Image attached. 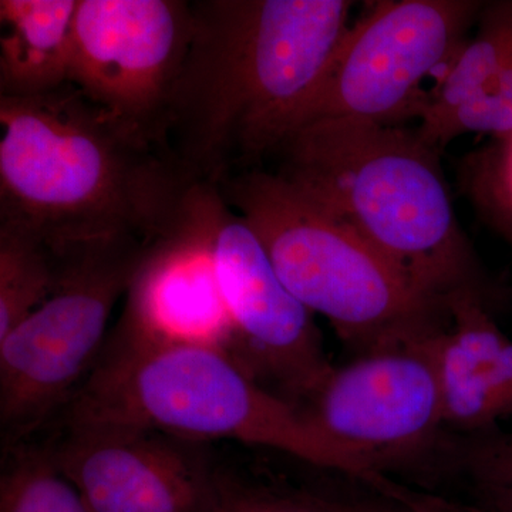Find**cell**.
Wrapping results in <instances>:
<instances>
[{
  "mask_svg": "<svg viewBox=\"0 0 512 512\" xmlns=\"http://www.w3.org/2000/svg\"><path fill=\"white\" fill-rule=\"evenodd\" d=\"M214 184L192 185L177 217L148 239L113 329L157 343L214 346L228 352L232 323L211 245Z\"/></svg>",
  "mask_w": 512,
  "mask_h": 512,
  "instance_id": "cell-12",
  "label": "cell"
},
{
  "mask_svg": "<svg viewBox=\"0 0 512 512\" xmlns=\"http://www.w3.org/2000/svg\"><path fill=\"white\" fill-rule=\"evenodd\" d=\"M146 244L114 237L60 251L55 291L0 339L2 450L46 430L93 372Z\"/></svg>",
  "mask_w": 512,
  "mask_h": 512,
  "instance_id": "cell-6",
  "label": "cell"
},
{
  "mask_svg": "<svg viewBox=\"0 0 512 512\" xmlns=\"http://www.w3.org/2000/svg\"><path fill=\"white\" fill-rule=\"evenodd\" d=\"M191 35L185 0H79L69 83L173 158L168 111Z\"/></svg>",
  "mask_w": 512,
  "mask_h": 512,
  "instance_id": "cell-8",
  "label": "cell"
},
{
  "mask_svg": "<svg viewBox=\"0 0 512 512\" xmlns=\"http://www.w3.org/2000/svg\"><path fill=\"white\" fill-rule=\"evenodd\" d=\"M363 488L360 493L346 494L353 512H463L439 497L416 493L394 481L384 488Z\"/></svg>",
  "mask_w": 512,
  "mask_h": 512,
  "instance_id": "cell-20",
  "label": "cell"
},
{
  "mask_svg": "<svg viewBox=\"0 0 512 512\" xmlns=\"http://www.w3.org/2000/svg\"><path fill=\"white\" fill-rule=\"evenodd\" d=\"M247 220L289 292L328 319L356 355L430 338L450 326L446 306L416 288L365 239L281 175L249 168L218 184Z\"/></svg>",
  "mask_w": 512,
  "mask_h": 512,
  "instance_id": "cell-5",
  "label": "cell"
},
{
  "mask_svg": "<svg viewBox=\"0 0 512 512\" xmlns=\"http://www.w3.org/2000/svg\"><path fill=\"white\" fill-rule=\"evenodd\" d=\"M416 128L441 153L466 134L512 140V0L484 3L476 35L427 92Z\"/></svg>",
  "mask_w": 512,
  "mask_h": 512,
  "instance_id": "cell-13",
  "label": "cell"
},
{
  "mask_svg": "<svg viewBox=\"0 0 512 512\" xmlns=\"http://www.w3.org/2000/svg\"><path fill=\"white\" fill-rule=\"evenodd\" d=\"M62 423L124 424L198 443L238 441L369 487L390 481L214 346L148 342L111 330L93 372L50 426Z\"/></svg>",
  "mask_w": 512,
  "mask_h": 512,
  "instance_id": "cell-4",
  "label": "cell"
},
{
  "mask_svg": "<svg viewBox=\"0 0 512 512\" xmlns=\"http://www.w3.org/2000/svg\"><path fill=\"white\" fill-rule=\"evenodd\" d=\"M483 5L477 0L376 2L350 26L293 130L325 119L392 127L419 119L427 96L423 83L453 63Z\"/></svg>",
  "mask_w": 512,
  "mask_h": 512,
  "instance_id": "cell-7",
  "label": "cell"
},
{
  "mask_svg": "<svg viewBox=\"0 0 512 512\" xmlns=\"http://www.w3.org/2000/svg\"><path fill=\"white\" fill-rule=\"evenodd\" d=\"M440 333L333 366L303 412L383 476L393 464L441 450L447 429L434 357Z\"/></svg>",
  "mask_w": 512,
  "mask_h": 512,
  "instance_id": "cell-10",
  "label": "cell"
},
{
  "mask_svg": "<svg viewBox=\"0 0 512 512\" xmlns=\"http://www.w3.org/2000/svg\"><path fill=\"white\" fill-rule=\"evenodd\" d=\"M194 184L73 84L0 97V221L50 247L148 241L177 217Z\"/></svg>",
  "mask_w": 512,
  "mask_h": 512,
  "instance_id": "cell-2",
  "label": "cell"
},
{
  "mask_svg": "<svg viewBox=\"0 0 512 512\" xmlns=\"http://www.w3.org/2000/svg\"><path fill=\"white\" fill-rule=\"evenodd\" d=\"M79 0L0 2V97H32L69 83Z\"/></svg>",
  "mask_w": 512,
  "mask_h": 512,
  "instance_id": "cell-15",
  "label": "cell"
},
{
  "mask_svg": "<svg viewBox=\"0 0 512 512\" xmlns=\"http://www.w3.org/2000/svg\"><path fill=\"white\" fill-rule=\"evenodd\" d=\"M471 512H512V485H474Z\"/></svg>",
  "mask_w": 512,
  "mask_h": 512,
  "instance_id": "cell-21",
  "label": "cell"
},
{
  "mask_svg": "<svg viewBox=\"0 0 512 512\" xmlns=\"http://www.w3.org/2000/svg\"><path fill=\"white\" fill-rule=\"evenodd\" d=\"M451 322L434 342L446 429L494 430L512 417V340L474 298L451 302Z\"/></svg>",
  "mask_w": 512,
  "mask_h": 512,
  "instance_id": "cell-14",
  "label": "cell"
},
{
  "mask_svg": "<svg viewBox=\"0 0 512 512\" xmlns=\"http://www.w3.org/2000/svg\"><path fill=\"white\" fill-rule=\"evenodd\" d=\"M217 512H353L346 494L278 476L215 450Z\"/></svg>",
  "mask_w": 512,
  "mask_h": 512,
  "instance_id": "cell-16",
  "label": "cell"
},
{
  "mask_svg": "<svg viewBox=\"0 0 512 512\" xmlns=\"http://www.w3.org/2000/svg\"><path fill=\"white\" fill-rule=\"evenodd\" d=\"M274 173L348 225L417 289L446 306L500 291L457 218L441 151L417 128L325 119L279 144Z\"/></svg>",
  "mask_w": 512,
  "mask_h": 512,
  "instance_id": "cell-3",
  "label": "cell"
},
{
  "mask_svg": "<svg viewBox=\"0 0 512 512\" xmlns=\"http://www.w3.org/2000/svg\"><path fill=\"white\" fill-rule=\"evenodd\" d=\"M211 245L232 323L228 355L256 383L302 409L333 369L313 315L279 278L254 229L222 198H210Z\"/></svg>",
  "mask_w": 512,
  "mask_h": 512,
  "instance_id": "cell-9",
  "label": "cell"
},
{
  "mask_svg": "<svg viewBox=\"0 0 512 512\" xmlns=\"http://www.w3.org/2000/svg\"><path fill=\"white\" fill-rule=\"evenodd\" d=\"M0 512H92L42 436L2 450Z\"/></svg>",
  "mask_w": 512,
  "mask_h": 512,
  "instance_id": "cell-18",
  "label": "cell"
},
{
  "mask_svg": "<svg viewBox=\"0 0 512 512\" xmlns=\"http://www.w3.org/2000/svg\"><path fill=\"white\" fill-rule=\"evenodd\" d=\"M37 436L92 512H217L211 444L111 423L53 424Z\"/></svg>",
  "mask_w": 512,
  "mask_h": 512,
  "instance_id": "cell-11",
  "label": "cell"
},
{
  "mask_svg": "<svg viewBox=\"0 0 512 512\" xmlns=\"http://www.w3.org/2000/svg\"><path fill=\"white\" fill-rule=\"evenodd\" d=\"M443 451L474 485H512V433L494 429L471 434L446 443Z\"/></svg>",
  "mask_w": 512,
  "mask_h": 512,
  "instance_id": "cell-19",
  "label": "cell"
},
{
  "mask_svg": "<svg viewBox=\"0 0 512 512\" xmlns=\"http://www.w3.org/2000/svg\"><path fill=\"white\" fill-rule=\"evenodd\" d=\"M350 0H194L167 143L191 183L272 157L350 28Z\"/></svg>",
  "mask_w": 512,
  "mask_h": 512,
  "instance_id": "cell-1",
  "label": "cell"
},
{
  "mask_svg": "<svg viewBox=\"0 0 512 512\" xmlns=\"http://www.w3.org/2000/svg\"><path fill=\"white\" fill-rule=\"evenodd\" d=\"M63 254L29 229L0 221V339L52 295Z\"/></svg>",
  "mask_w": 512,
  "mask_h": 512,
  "instance_id": "cell-17",
  "label": "cell"
}]
</instances>
